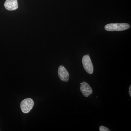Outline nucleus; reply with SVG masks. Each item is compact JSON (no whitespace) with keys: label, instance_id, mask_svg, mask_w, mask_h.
<instances>
[{"label":"nucleus","instance_id":"f257e3e1","mask_svg":"<svg viewBox=\"0 0 131 131\" xmlns=\"http://www.w3.org/2000/svg\"><path fill=\"white\" fill-rule=\"evenodd\" d=\"M129 24L126 23H117L107 24L105 27L106 30L108 31H122L130 28Z\"/></svg>","mask_w":131,"mask_h":131},{"label":"nucleus","instance_id":"f03ea898","mask_svg":"<svg viewBox=\"0 0 131 131\" xmlns=\"http://www.w3.org/2000/svg\"><path fill=\"white\" fill-rule=\"evenodd\" d=\"M34 105V102L31 98H26L22 101L20 103L21 111L24 113H27L32 109Z\"/></svg>","mask_w":131,"mask_h":131},{"label":"nucleus","instance_id":"7ed1b4c3","mask_svg":"<svg viewBox=\"0 0 131 131\" xmlns=\"http://www.w3.org/2000/svg\"><path fill=\"white\" fill-rule=\"evenodd\" d=\"M82 62L83 68L87 73L90 74H93L94 71L93 66L88 54L83 57Z\"/></svg>","mask_w":131,"mask_h":131},{"label":"nucleus","instance_id":"20e7f679","mask_svg":"<svg viewBox=\"0 0 131 131\" xmlns=\"http://www.w3.org/2000/svg\"><path fill=\"white\" fill-rule=\"evenodd\" d=\"M59 77L61 81L68 82L69 78V74L64 66L61 65L59 67L58 70Z\"/></svg>","mask_w":131,"mask_h":131},{"label":"nucleus","instance_id":"39448f33","mask_svg":"<svg viewBox=\"0 0 131 131\" xmlns=\"http://www.w3.org/2000/svg\"><path fill=\"white\" fill-rule=\"evenodd\" d=\"M80 89L83 95L85 97H88L93 93V90L88 83L83 82L81 83Z\"/></svg>","mask_w":131,"mask_h":131},{"label":"nucleus","instance_id":"423d86ee","mask_svg":"<svg viewBox=\"0 0 131 131\" xmlns=\"http://www.w3.org/2000/svg\"><path fill=\"white\" fill-rule=\"evenodd\" d=\"M4 6L5 8L9 11L15 10L18 7L17 0H6Z\"/></svg>","mask_w":131,"mask_h":131},{"label":"nucleus","instance_id":"0eeeda50","mask_svg":"<svg viewBox=\"0 0 131 131\" xmlns=\"http://www.w3.org/2000/svg\"><path fill=\"white\" fill-rule=\"evenodd\" d=\"M100 131H110V130L107 127L103 126H100Z\"/></svg>","mask_w":131,"mask_h":131},{"label":"nucleus","instance_id":"6e6552de","mask_svg":"<svg viewBox=\"0 0 131 131\" xmlns=\"http://www.w3.org/2000/svg\"><path fill=\"white\" fill-rule=\"evenodd\" d=\"M129 95H130V96H131V85H130V87H129Z\"/></svg>","mask_w":131,"mask_h":131}]
</instances>
